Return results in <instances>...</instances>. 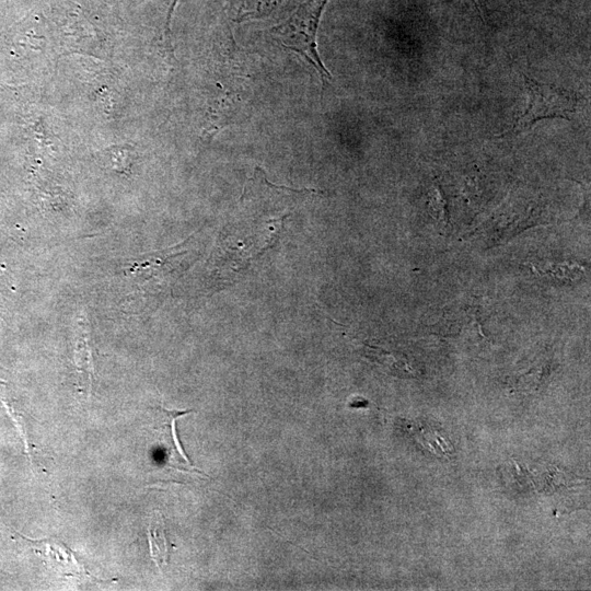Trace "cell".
<instances>
[{
    "label": "cell",
    "instance_id": "obj_1",
    "mask_svg": "<svg viewBox=\"0 0 591 591\" xmlns=\"http://www.w3.org/2000/svg\"><path fill=\"white\" fill-rule=\"evenodd\" d=\"M327 0H309L283 23L271 28L280 45L302 55L314 66L323 81L332 79L317 54L316 31Z\"/></svg>",
    "mask_w": 591,
    "mask_h": 591
},
{
    "label": "cell",
    "instance_id": "obj_2",
    "mask_svg": "<svg viewBox=\"0 0 591 591\" xmlns=\"http://www.w3.org/2000/svg\"><path fill=\"white\" fill-rule=\"evenodd\" d=\"M528 104L523 113L514 120L509 131L502 136H512L529 129L544 118L570 119L575 114L579 95L553 84L537 82L523 77Z\"/></svg>",
    "mask_w": 591,
    "mask_h": 591
},
{
    "label": "cell",
    "instance_id": "obj_3",
    "mask_svg": "<svg viewBox=\"0 0 591 591\" xmlns=\"http://www.w3.org/2000/svg\"><path fill=\"white\" fill-rule=\"evenodd\" d=\"M74 358L79 372L86 375L91 384L93 376V362L90 344L89 323L85 314H80V316L77 318Z\"/></svg>",
    "mask_w": 591,
    "mask_h": 591
},
{
    "label": "cell",
    "instance_id": "obj_4",
    "mask_svg": "<svg viewBox=\"0 0 591 591\" xmlns=\"http://www.w3.org/2000/svg\"><path fill=\"white\" fill-rule=\"evenodd\" d=\"M105 165L119 174H128L136 158L135 149L129 144L108 147L100 152Z\"/></svg>",
    "mask_w": 591,
    "mask_h": 591
},
{
    "label": "cell",
    "instance_id": "obj_5",
    "mask_svg": "<svg viewBox=\"0 0 591 591\" xmlns=\"http://www.w3.org/2000/svg\"><path fill=\"white\" fill-rule=\"evenodd\" d=\"M149 545L151 556L154 559L155 564L160 567L163 564H166L169 560V542L164 532V526L161 522H152L148 530Z\"/></svg>",
    "mask_w": 591,
    "mask_h": 591
},
{
    "label": "cell",
    "instance_id": "obj_6",
    "mask_svg": "<svg viewBox=\"0 0 591 591\" xmlns=\"http://www.w3.org/2000/svg\"><path fill=\"white\" fill-rule=\"evenodd\" d=\"M162 410L171 418L172 420V433H173V440L175 442V447L177 449V451L181 453V455L189 463V460L187 459L186 454L184 453L182 447H181V443L177 439V436H176V430H175V420L176 418L178 417H182L188 413H190V410H169L166 408H163L162 407Z\"/></svg>",
    "mask_w": 591,
    "mask_h": 591
}]
</instances>
